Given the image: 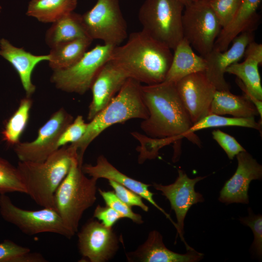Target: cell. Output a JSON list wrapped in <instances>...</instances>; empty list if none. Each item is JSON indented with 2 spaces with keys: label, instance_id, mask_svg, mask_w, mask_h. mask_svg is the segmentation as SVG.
<instances>
[{
  "label": "cell",
  "instance_id": "cell-1",
  "mask_svg": "<svg viewBox=\"0 0 262 262\" xmlns=\"http://www.w3.org/2000/svg\"><path fill=\"white\" fill-rule=\"evenodd\" d=\"M172 58L169 48L142 30L131 33L124 45L115 47L109 61L129 78L153 84L165 80Z\"/></svg>",
  "mask_w": 262,
  "mask_h": 262
},
{
  "label": "cell",
  "instance_id": "cell-2",
  "mask_svg": "<svg viewBox=\"0 0 262 262\" xmlns=\"http://www.w3.org/2000/svg\"><path fill=\"white\" fill-rule=\"evenodd\" d=\"M142 96L148 112L140 128L148 137L168 138L173 142L185 137L192 126L179 95L176 83L163 82L141 85Z\"/></svg>",
  "mask_w": 262,
  "mask_h": 262
},
{
  "label": "cell",
  "instance_id": "cell-3",
  "mask_svg": "<svg viewBox=\"0 0 262 262\" xmlns=\"http://www.w3.org/2000/svg\"><path fill=\"white\" fill-rule=\"evenodd\" d=\"M141 83L129 78L107 104L89 123L82 137L69 146L76 153L80 165L90 144L110 126L132 119H147L149 115L141 93Z\"/></svg>",
  "mask_w": 262,
  "mask_h": 262
},
{
  "label": "cell",
  "instance_id": "cell-4",
  "mask_svg": "<svg viewBox=\"0 0 262 262\" xmlns=\"http://www.w3.org/2000/svg\"><path fill=\"white\" fill-rule=\"evenodd\" d=\"M76 153L69 146L60 147L41 162L19 161L17 166L26 193L38 205L55 210V192L68 173Z\"/></svg>",
  "mask_w": 262,
  "mask_h": 262
},
{
  "label": "cell",
  "instance_id": "cell-5",
  "mask_svg": "<svg viewBox=\"0 0 262 262\" xmlns=\"http://www.w3.org/2000/svg\"><path fill=\"white\" fill-rule=\"evenodd\" d=\"M97 180L88 178L74 158L68 173L55 192V210L73 236L78 231L83 213L97 199Z\"/></svg>",
  "mask_w": 262,
  "mask_h": 262
},
{
  "label": "cell",
  "instance_id": "cell-6",
  "mask_svg": "<svg viewBox=\"0 0 262 262\" xmlns=\"http://www.w3.org/2000/svg\"><path fill=\"white\" fill-rule=\"evenodd\" d=\"M184 8L179 0H145L138 15L142 30L174 50L184 38Z\"/></svg>",
  "mask_w": 262,
  "mask_h": 262
},
{
  "label": "cell",
  "instance_id": "cell-7",
  "mask_svg": "<svg viewBox=\"0 0 262 262\" xmlns=\"http://www.w3.org/2000/svg\"><path fill=\"white\" fill-rule=\"evenodd\" d=\"M114 47L105 44L97 45L71 66L53 71L51 82L63 91L84 94L90 89L98 72L109 61Z\"/></svg>",
  "mask_w": 262,
  "mask_h": 262
},
{
  "label": "cell",
  "instance_id": "cell-8",
  "mask_svg": "<svg viewBox=\"0 0 262 262\" xmlns=\"http://www.w3.org/2000/svg\"><path fill=\"white\" fill-rule=\"evenodd\" d=\"M184 8L182 16L183 37L204 57L213 49L222 27L205 0L193 1Z\"/></svg>",
  "mask_w": 262,
  "mask_h": 262
},
{
  "label": "cell",
  "instance_id": "cell-9",
  "mask_svg": "<svg viewBox=\"0 0 262 262\" xmlns=\"http://www.w3.org/2000/svg\"><path fill=\"white\" fill-rule=\"evenodd\" d=\"M85 31L92 40L116 47L128 36L126 21L118 0H97L94 6L82 15Z\"/></svg>",
  "mask_w": 262,
  "mask_h": 262
},
{
  "label": "cell",
  "instance_id": "cell-10",
  "mask_svg": "<svg viewBox=\"0 0 262 262\" xmlns=\"http://www.w3.org/2000/svg\"><path fill=\"white\" fill-rule=\"evenodd\" d=\"M0 213L7 222L28 235L52 233L70 239L73 235L65 226L56 210L43 208L32 211L20 208L5 194L0 195Z\"/></svg>",
  "mask_w": 262,
  "mask_h": 262
},
{
  "label": "cell",
  "instance_id": "cell-11",
  "mask_svg": "<svg viewBox=\"0 0 262 262\" xmlns=\"http://www.w3.org/2000/svg\"><path fill=\"white\" fill-rule=\"evenodd\" d=\"M74 118L64 108L55 112L38 130L37 137L31 142H18L14 151L19 161L41 162L59 148L58 142Z\"/></svg>",
  "mask_w": 262,
  "mask_h": 262
},
{
  "label": "cell",
  "instance_id": "cell-12",
  "mask_svg": "<svg viewBox=\"0 0 262 262\" xmlns=\"http://www.w3.org/2000/svg\"><path fill=\"white\" fill-rule=\"evenodd\" d=\"M206 177L199 176L191 179L183 170L179 169L178 176L173 183L166 185L155 182L152 184V186L161 191L162 195L169 200L171 210L175 212L177 218L175 227L177 234L185 243L186 249L190 246L187 245L183 237L184 219L193 205L204 201L202 195L195 191V186Z\"/></svg>",
  "mask_w": 262,
  "mask_h": 262
},
{
  "label": "cell",
  "instance_id": "cell-13",
  "mask_svg": "<svg viewBox=\"0 0 262 262\" xmlns=\"http://www.w3.org/2000/svg\"><path fill=\"white\" fill-rule=\"evenodd\" d=\"M78 246L82 257L90 262H106L112 259L119 249V241L112 228L98 220L90 219L78 233Z\"/></svg>",
  "mask_w": 262,
  "mask_h": 262
},
{
  "label": "cell",
  "instance_id": "cell-14",
  "mask_svg": "<svg viewBox=\"0 0 262 262\" xmlns=\"http://www.w3.org/2000/svg\"><path fill=\"white\" fill-rule=\"evenodd\" d=\"M176 85L193 124L209 115L216 89L204 72L190 74L178 81Z\"/></svg>",
  "mask_w": 262,
  "mask_h": 262
},
{
  "label": "cell",
  "instance_id": "cell-15",
  "mask_svg": "<svg viewBox=\"0 0 262 262\" xmlns=\"http://www.w3.org/2000/svg\"><path fill=\"white\" fill-rule=\"evenodd\" d=\"M254 39V31L244 32L232 41L229 48L223 51L213 49L204 57L206 65L204 72L217 90L229 91L230 86L224 77L226 70L244 56L246 47Z\"/></svg>",
  "mask_w": 262,
  "mask_h": 262
},
{
  "label": "cell",
  "instance_id": "cell-16",
  "mask_svg": "<svg viewBox=\"0 0 262 262\" xmlns=\"http://www.w3.org/2000/svg\"><path fill=\"white\" fill-rule=\"evenodd\" d=\"M238 165L233 176L220 192L218 200L227 205L236 203L248 204V191L253 180L262 178V166L246 151L236 155Z\"/></svg>",
  "mask_w": 262,
  "mask_h": 262
},
{
  "label": "cell",
  "instance_id": "cell-17",
  "mask_svg": "<svg viewBox=\"0 0 262 262\" xmlns=\"http://www.w3.org/2000/svg\"><path fill=\"white\" fill-rule=\"evenodd\" d=\"M129 78L124 71L111 62L108 61L103 65L90 88L92 99L87 114L89 121L107 105Z\"/></svg>",
  "mask_w": 262,
  "mask_h": 262
},
{
  "label": "cell",
  "instance_id": "cell-18",
  "mask_svg": "<svg viewBox=\"0 0 262 262\" xmlns=\"http://www.w3.org/2000/svg\"><path fill=\"white\" fill-rule=\"evenodd\" d=\"M187 251L180 254L169 250L164 244L161 234L153 230L135 251L126 253V258L131 262H197L204 257L192 247Z\"/></svg>",
  "mask_w": 262,
  "mask_h": 262
},
{
  "label": "cell",
  "instance_id": "cell-19",
  "mask_svg": "<svg viewBox=\"0 0 262 262\" xmlns=\"http://www.w3.org/2000/svg\"><path fill=\"white\" fill-rule=\"evenodd\" d=\"M82 169L85 174L90 177L97 180L103 178L112 180L133 191L162 212L173 225H175V223L171 219L170 215L153 199V196L154 194L148 189V187L151 185L143 183L122 173L113 165L103 155L98 156L95 165L82 164Z\"/></svg>",
  "mask_w": 262,
  "mask_h": 262
},
{
  "label": "cell",
  "instance_id": "cell-20",
  "mask_svg": "<svg viewBox=\"0 0 262 262\" xmlns=\"http://www.w3.org/2000/svg\"><path fill=\"white\" fill-rule=\"evenodd\" d=\"M262 0H242L240 7L229 23L222 28L213 49L220 51L227 49L241 33L256 29L260 16L257 10Z\"/></svg>",
  "mask_w": 262,
  "mask_h": 262
},
{
  "label": "cell",
  "instance_id": "cell-21",
  "mask_svg": "<svg viewBox=\"0 0 262 262\" xmlns=\"http://www.w3.org/2000/svg\"><path fill=\"white\" fill-rule=\"evenodd\" d=\"M0 55L9 61L17 71L26 93L31 97L35 91V86L32 82V74L35 67L44 61H49V54L35 55L13 46L5 39L0 40Z\"/></svg>",
  "mask_w": 262,
  "mask_h": 262
},
{
  "label": "cell",
  "instance_id": "cell-22",
  "mask_svg": "<svg viewBox=\"0 0 262 262\" xmlns=\"http://www.w3.org/2000/svg\"><path fill=\"white\" fill-rule=\"evenodd\" d=\"M174 50L164 82L176 83L190 74L205 71L206 65L204 58L196 54L185 38Z\"/></svg>",
  "mask_w": 262,
  "mask_h": 262
},
{
  "label": "cell",
  "instance_id": "cell-23",
  "mask_svg": "<svg viewBox=\"0 0 262 262\" xmlns=\"http://www.w3.org/2000/svg\"><path fill=\"white\" fill-rule=\"evenodd\" d=\"M230 115L235 117H255L259 115L254 105L244 95L237 96L230 91L216 90L209 114Z\"/></svg>",
  "mask_w": 262,
  "mask_h": 262
},
{
  "label": "cell",
  "instance_id": "cell-24",
  "mask_svg": "<svg viewBox=\"0 0 262 262\" xmlns=\"http://www.w3.org/2000/svg\"><path fill=\"white\" fill-rule=\"evenodd\" d=\"M84 37H89L83 26L82 15L72 12L53 23L46 33L45 41L52 48L63 43Z\"/></svg>",
  "mask_w": 262,
  "mask_h": 262
},
{
  "label": "cell",
  "instance_id": "cell-25",
  "mask_svg": "<svg viewBox=\"0 0 262 262\" xmlns=\"http://www.w3.org/2000/svg\"><path fill=\"white\" fill-rule=\"evenodd\" d=\"M245 60L229 66L226 73L237 77L246 89L256 98L262 100V87L258 67L262 64V55L245 52Z\"/></svg>",
  "mask_w": 262,
  "mask_h": 262
},
{
  "label": "cell",
  "instance_id": "cell-26",
  "mask_svg": "<svg viewBox=\"0 0 262 262\" xmlns=\"http://www.w3.org/2000/svg\"><path fill=\"white\" fill-rule=\"evenodd\" d=\"M92 41L89 37L81 38L51 48L49 54V67L55 71L71 66L82 57Z\"/></svg>",
  "mask_w": 262,
  "mask_h": 262
},
{
  "label": "cell",
  "instance_id": "cell-27",
  "mask_svg": "<svg viewBox=\"0 0 262 262\" xmlns=\"http://www.w3.org/2000/svg\"><path fill=\"white\" fill-rule=\"evenodd\" d=\"M77 0H31L26 14L45 23L54 22L73 12Z\"/></svg>",
  "mask_w": 262,
  "mask_h": 262
},
{
  "label": "cell",
  "instance_id": "cell-28",
  "mask_svg": "<svg viewBox=\"0 0 262 262\" xmlns=\"http://www.w3.org/2000/svg\"><path fill=\"white\" fill-rule=\"evenodd\" d=\"M226 126L250 128L261 131L262 123L257 122L255 117H227L210 114L193 124L185 134V137L199 145V140L194 132L203 129Z\"/></svg>",
  "mask_w": 262,
  "mask_h": 262
},
{
  "label": "cell",
  "instance_id": "cell-29",
  "mask_svg": "<svg viewBox=\"0 0 262 262\" xmlns=\"http://www.w3.org/2000/svg\"><path fill=\"white\" fill-rule=\"evenodd\" d=\"M33 100L26 96L20 100L19 106L10 118L3 131L4 139L9 144L15 146L18 142L27 125Z\"/></svg>",
  "mask_w": 262,
  "mask_h": 262
},
{
  "label": "cell",
  "instance_id": "cell-30",
  "mask_svg": "<svg viewBox=\"0 0 262 262\" xmlns=\"http://www.w3.org/2000/svg\"><path fill=\"white\" fill-rule=\"evenodd\" d=\"M39 253L32 252L30 249L10 240L0 243V262H45Z\"/></svg>",
  "mask_w": 262,
  "mask_h": 262
},
{
  "label": "cell",
  "instance_id": "cell-31",
  "mask_svg": "<svg viewBox=\"0 0 262 262\" xmlns=\"http://www.w3.org/2000/svg\"><path fill=\"white\" fill-rule=\"evenodd\" d=\"M10 192L26 194V191L17 167L0 158V195Z\"/></svg>",
  "mask_w": 262,
  "mask_h": 262
},
{
  "label": "cell",
  "instance_id": "cell-32",
  "mask_svg": "<svg viewBox=\"0 0 262 262\" xmlns=\"http://www.w3.org/2000/svg\"><path fill=\"white\" fill-rule=\"evenodd\" d=\"M205 0L214 13L222 28L234 17L242 0Z\"/></svg>",
  "mask_w": 262,
  "mask_h": 262
},
{
  "label": "cell",
  "instance_id": "cell-33",
  "mask_svg": "<svg viewBox=\"0 0 262 262\" xmlns=\"http://www.w3.org/2000/svg\"><path fill=\"white\" fill-rule=\"evenodd\" d=\"M98 191L106 205L120 213L123 218H129L137 224H141L144 222L142 216L134 213L131 207L120 199L114 191H106L100 189H98Z\"/></svg>",
  "mask_w": 262,
  "mask_h": 262
},
{
  "label": "cell",
  "instance_id": "cell-34",
  "mask_svg": "<svg viewBox=\"0 0 262 262\" xmlns=\"http://www.w3.org/2000/svg\"><path fill=\"white\" fill-rule=\"evenodd\" d=\"M248 215L240 217V222L249 227L254 235V241L251 249L253 254L259 259L262 256V216L260 214H255L250 208L248 209Z\"/></svg>",
  "mask_w": 262,
  "mask_h": 262
},
{
  "label": "cell",
  "instance_id": "cell-35",
  "mask_svg": "<svg viewBox=\"0 0 262 262\" xmlns=\"http://www.w3.org/2000/svg\"><path fill=\"white\" fill-rule=\"evenodd\" d=\"M87 126V123L85 122L82 116L78 115L60 136L58 142L59 148L79 141L84 134Z\"/></svg>",
  "mask_w": 262,
  "mask_h": 262
},
{
  "label": "cell",
  "instance_id": "cell-36",
  "mask_svg": "<svg viewBox=\"0 0 262 262\" xmlns=\"http://www.w3.org/2000/svg\"><path fill=\"white\" fill-rule=\"evenodd\" d=\"M108 181L116 196L124 203L130 207H138L146 212L148 211V207L143 202L140 195L115 181Z\"/></svg>",
  "mask_w": 262,
  "mask_h": 262
},
{
  "label": "cell",
  "instance_id": "cell-37",
  "mask_svg": "<svg viewBox=\"0 0 262 262\" xmlns=\"http://www.w3.org/2000/svg\"><path fill=\"white\" fill-rule=\"evenodd\" d=\"M212 135L230 160L233 159L240 152L246 151L233 137L219 129L214 130Z\"/></svg>",
  "mask_w": 262,
  "mask_h": 262
},
{
  "label": "cell",
  "instance_id": "cell-38",
  "mask_svg": "<svg viewBox=\"0 0 262 262\" xmlns=\"http://www.w3.org/2000/svg\"><path fill=\"white\" fill-rule=\"evenodd\" d=\"M93 217L108 228H112L118 220L123 218L120 213L107 205H98L94 210Z\"/></svg>",
  "mask_w": 262,
  "mask_h": 262
},
{
  "label": "cell",
  "instance_id": "cell-39",
  "mask_svg": "<svg viewBox=\"0 0 262 262\" xmlns=\"http://www.w3.org/2000/svg\"><path fill=\"white\" fill-rule=\"evenodd\" d=\"M236 82L238 85V86L240 87V88L243 92L244 94V95L254 105L258 111L259 115L261 117V120L262 121V100L256 98L252 95H251L246 89L243 82L238 78L236 80Z\"/></svg>",
  "mask_w": 262,
  "mask_h": 262
},
{
  "label": "cell",
  "instance_id": "cell-40",
  "mask_svg": "<svg viewBox=\"0 0 262 262\" xmlns=\"http://www.w3.org/2000/svg\"><path fill=\"white\" fill-rule=\"evenodd\" d=\"M179 0L184 5V7L190 4L193 1V0Z\"/></svg>",
  "mask_w": 262,
  "mask_h": 262
},
{
  "label": "cell",
  "instance_id": "cell-41",
  "mask_svg": "<svg viewBox=\"0 0 262 262\" xmlns=\"http://www.w3.org/2000/svg\"><path fill=\"white\" fill-rule=\"evenodd\" d=\"M196 0H193V1H196Z\"/></svg>",
  "mask_w": 262,
  "mask_h": 262
}]
</instances>
